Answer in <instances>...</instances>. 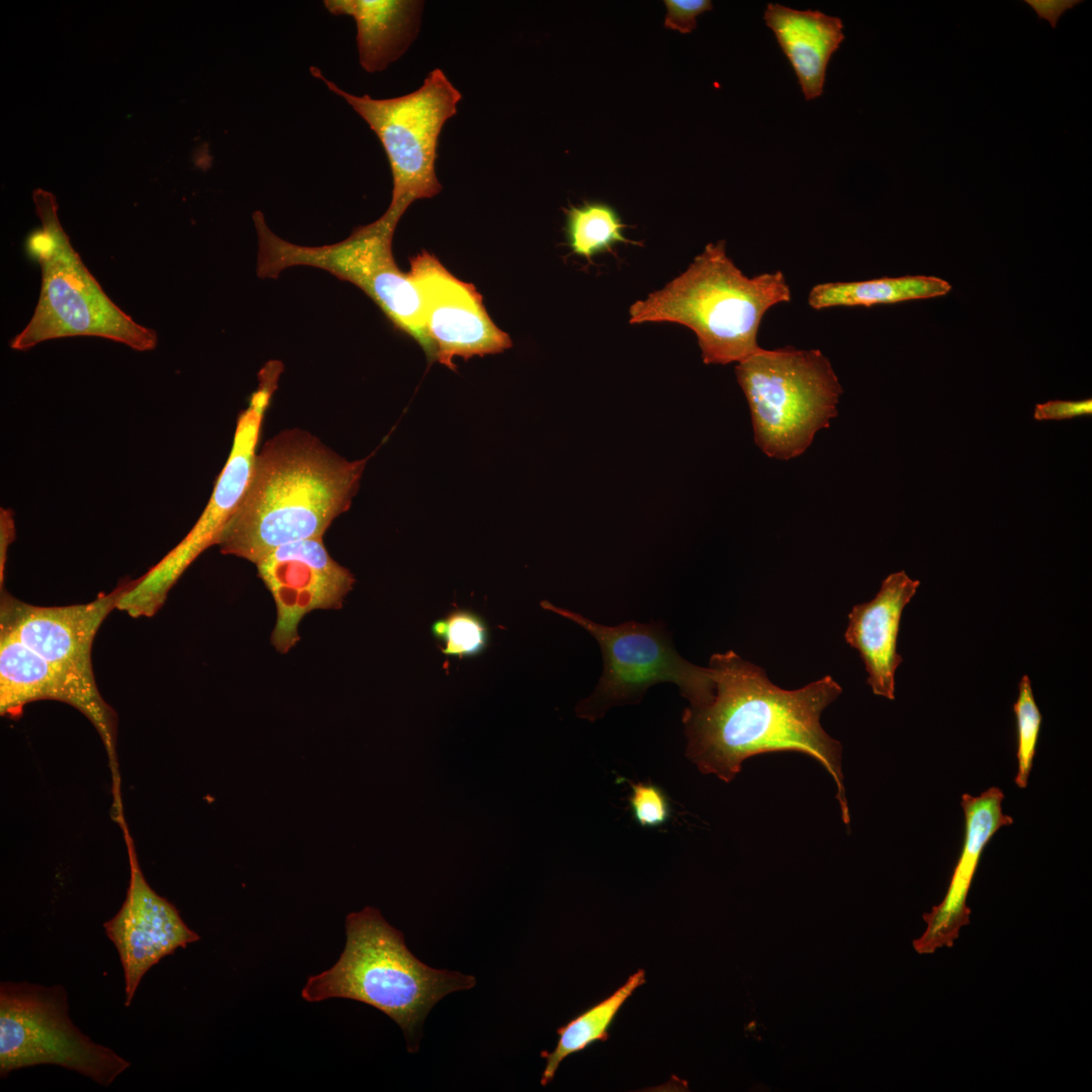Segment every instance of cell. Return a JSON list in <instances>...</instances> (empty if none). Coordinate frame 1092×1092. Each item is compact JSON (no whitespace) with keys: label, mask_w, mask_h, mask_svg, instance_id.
I'll list each match as a JSON object with an SVG mask.
<instances>
[{"label":"cell","mask_w":1092,"mask_h":1092,"mask_svg":"<svg viewBox=\"0 0 1092 1092\" xmlns=\"http://www.w3.org/2000/svg\"><path fill=\"white\" fill-rule=\"evenodd\" d=\"M712 700L682 713L687 757L705 775L728 783L745 759L772 751H798L831 776L845 824L849 811L842 774V746L821 726L824 709L842 693L830 675L797 690L774 685L764 669L732 650L711 656Z\"/></svg>","instance_id":"6da1fadb"},{"label":"cell","mask_w":1092,"mask_h":1092,"mask_svg":"<svg viewBox=\"0 0 1092 1092\" xmlns=\"http://www.w3.org/2000/svg\"><path fill=\"white\" fill-rule=\"evenodd\" d=\"M370 457L349 461L299 429L268 440L218 539L220 552L256 563L282 545L323 538L350 508Z\"/></svg>","instance_id":"7a4b0ae2"},{"label":"cell","mask_w":1092,"mask_h":1092,"mask_svg":"<svg viewBox=\"0 0 1092 1092\" xmlns=\"http://www.w3.org/2000/svg\"><path fill=\"white\" fill-rule=\"evenodd\" d=\"M791 300L781 271L746 276L726 253L725 241L708 244L688 269L663 288L634 302L631 324L676 323L697 336L706 364L739 363L760 347L766 311Z\"/></svg>","instance_id":"3957f363"},{"label":"cell","mask_w":1092,"mask_h":1092,"mask_svg":"<svg viewBox=\"0 0 1092 1092\" xmlns=\"http://www.w3.org/2000/svg\"><path fill=\"white\" fill-rule=\"evenodd\" d=\"M345 928L339 960L308 978L302 998H346L370 1005L390 1017L403 1031L407 1050L417 1052L431 1009L446 995L473 988L475 978L424 964L408 949L402 932L374 907L348 914Z\"/></svg>","instance_id":"277c9868"},{"label":"cell","mask_w":1092,"mask_h":1092,"mask_svg":"<svg viewBox=\"0 0 1092 1092\" xmlns=\"http://www.w3.org/2000/svg\"><path fill=\"white\" fill-rule=\"evenodd\" d=\"M41 228L29 238V247L41 271L39 297L27 325L10 342L13 350L67 337H98L132 350H154L155 330L138 324L104 292L71 244L58 217L53 193H32Z\"/></svg>","instance_id":"5b68a950"},{"label":"cell","mask_w":1092,"mask_h":1092,"mask_svg":"<svg viewBox=\"0 0 1092 1092\" xmlns=\"http://www.w3.org/2000/svg\"><path fill=\"white\" fill-rule=\"evenodd\" d=\"M735 373L750 408L754 441L769 457L801 455L837 415L842 387L820 350L759 348L737 363Z\"/></svg>","instance_id":"8992f818"},{"label":"cell","mask_w":1092,"mask_h":1092,"mask_svg":"<svg viewBox=\"0 0 1092 1092\" xmlns=\"http://www.w3.org/2000/svg\"><path fill=\"white\" fill-rule=\"evenodd\" d=\"M253 220L258 235L260 277L276 278L292 266L324 269L365 292L396 329L421 346L430 362L435 360L418 288L410 274L398 269L392 256L396 218L384 212L377 220L357 228L347 239L321 247H303L277 237L260 211L253 214Z\"/></svg>","instance_id":"52a82bcc"},{"label":"cell","mask_w":1092,"mask_h":1092,"mask_svg":"<svg viewBox=\"0 0 1092 1092\" xmlns=\"http://www.w3.org/2000/svg\"><path fill=\"white\" fill-rule=\"evenodd\" d=\"M311 73L343 97L379 139L392 174L388 214L399 220L414 201L441 191L435 169L438 139L461 100V93L442 70L431 71L416 91L389 99L352 95L316 68H311Z\"/></svg>","instance_id":"ba28073f"},{"label":"cell","mask_w":1092,"mask_h":1092,"mask_svg":"<svg viewBox=\"0 0 1092 1092\" xmlns=\"http://www.w3.org/2000/svg\"><path fill=\"white\" fill-rule=\"evenodd\" d=\"M68 1011V994L61 985L2 982L1 1078L23 1068L55 1065L107 1087L130 1066L113 1050L85 1035Z\"/></svg>","instance_id":"9c48e42d"},{"label":"cell","mask_w":1092,"mask_h":1092,"mask_svg":"<svg viewBox=\"0 0 1092 1092\" xmlns=\"http://www.w3.org/2000/svg\"><path fill=\"white\" fill-rule=\"evenodd\" d=\"M541 607L578 624L600 645L603 673L593 694L577 705L579 717L595 721L614 706L638 703L651 686L665 681L676 685L691 707L712 700L714 680L709 667L682 658L662 623L628 621L605 626L547 601Z\"/></svg>","instance_id":"30bf717a"},{"label":"cell","mask_w":1092,"mask_h":1092,"mask_svg":"<svg viewBox=\"0 0 1092 1092\" xmlns=\"http://www.w3.org/2000/svg\"><path fill=\"white\" fill-rule=\"evenodd\" d=\"M281 371L264 366L248 406L239 414L233 446L212 493L190 532L156 565L131 580L118 609L133 618L152 617L187 567L218 539L240 507L249 486L265 414L277 388Z\"/></svg>","instance_id":"8fae6325"},{"label":"cell","mask_w":1092,"mask_h":1092,"mask_svg":"<svg viewBox=\"0 0 1092 1092\" xmlns=\"http://www.w3.org/2000/svg\"><path fill=\"white\" fill-rule=\"evenodd\" d=\"M127 584L125 579L89 603L61 607L27 604L1 587L0 629L11 632L61 673L99 691L92 666L93 642Z\"/></svg>","instance_id":"7c38bea8"},{"label":"cell","mask_w":1092,"mask_h":1092,"mask_svg":"<svg viewBox=\"0 0 1092 1092\" xmlns=\"http://www.w3.org/2000/svg\"><path fill=\"white\" fill-rule=\"evenodd\" d=\"M408 274L422 299L435 361L455 370V357L467 360L512 347L510 336L490 318L475 286L455 277L435 256L423 251L412 258Z\"/></svg>","instance_id":"4fadbf2b"},{"label":"cell","mask_w":1092,"mask_h":1092,"mask_svg":"<svg viewBox=\"0 0 1092 1092\" xmlns=\"http://www.w3.org/2000/svg\"><path fill=\"white\" fill-rule=\"evenodd\" d=\"M255 565L276 605L271 642L280 653L296 645L298 625L306 614L340 609L355 582L353 574L329 554L323 538L282 545Z\"/></svg>","instance_id":"5bb4252c"},{"label":"cell","mask_w":1092,"mask_h":1092,"mask_svg":"<svg viewBox=\"0 0 1092 1092\" xmlns=\"http://www.w3.org/2000/svg\"><path fill=\"white\" fill-rule=\"evenodd\" d=\"M120 828L127 848L129 883L121 907L103 927L122 966L124 1005L129 1007L146 973L200 936L186 925L177 908L148 884L126 823Z\"/></svg>","instance_id":"9a60e30c"},{"label":"cell","mask_w":1092,"mask_h":1092,"mask_svg":"<svg viewBox=\"0 0 1092 1092\" xmlns=\"http://www.w3.org/2000/svg\"><path fill=\"white\" fill-rule=\"evenodd\" d=\"M39 700L68 704L91 722L108 756L112 789H119L115 711L99 691H90L61 673L11 632L0 629L1 715L19 717L25 705Z\"/></svg>","instance_id":"2e32d148"},{"label":"cell","mask_w":1092,"mask_h":1092,"mask_svg":"<svg viewBox=\"0 0 1092 1092\" xmlns=\"http://www.w3.org/2000/svg\"><path fill=\"white\" fill-rule=\"evenodd\" d=\"M1004 793L991 787L979 796L964 794L961 805L965 814V838L948 889L942 901L923 915L926 929L913 941L919 953H933L941 947L952 946L963 926L970 922L967 905L972 881L984 848L1002 827L1013 818L1002 811Z\"/></svg>","instance_id":"e0dca14e"},{"label":"cell","mask_w":1092,"mask_h":1092,"mask_svg":"<svg viewBox=\"0 0 1092 1092\" xmlns=\"http://www.w3.org/2000/svg\"><path fill=\"white\" fill-rule=\"evenodd\" d=\"M919 585L904 570L891 573L873 600L853 606L848 614L844 638L858 651L876 696L895 699V672L903 661L897 651L900 622Z\"/></svg>","instance_id":"ac0fdd59"},{"label":"cell","mask_w":1092,"mask_h":1092,"mask_svg":"<svg viewBox=\"0 0 1092 1092\" xmlns=\"http://www.w3.org/2000/svg\"><path fill=\"white\" fill-rule=\"evenodd\" d=\"M763 19L792 65L804 98L820 97L829 61L845 38L841 19L774 3L767 4Z\"/></svg>","instance_id":"d6986e66"},{"label":"cell","mask_w":1092,"mask_h":1092,"mask_svg":"<svg viewBox=\"0 0 1092 1092\" xmlns=\"http://www.w3.org/2000/svg\"><path fill=\"white\" fill-rule=\"evenodd\" d=\"M336 15L352 16L357 25L360 64L373 73L385 69L408 47L419 26L422 3L397 0H327Z\"/></svg>","instance_id":"ffe728a7"},{"label":"cell","mask_w":1092,"mask_h":1092,"mask_svg":"<svg viewBox=\"0 0 1092 1092\" xmlns=\"http://www.w3.org/2000/svg\"><path fill=\"white\" fill-rule=\"evenodd\" d=\"M950 285L930 276L884 277L863 281H834L814 285L808 294L813 309L873 306L946 294Z\"/></svg>","instance_id":"44dd1931"},{"label":"cell","mask_w":1092,"mask_h":1092,"mask_svg":"<svg viewBox=\"0 0 1092 1092\" xmlns=\"http://www.w3.org/2000/svg\"><path fill=\"white\" fill-rule=\"evenodd\" d=\"M645 981L644 970H638L610 996L557 1029L558 1040L554 1050L541 1053V1057L546 1061L540 1081L542 1086L552 1082L560 1064L566 1058L585 1050L596 1041L608 1039L609 1028L618 1012Z\"/></svg>","instance_id":"7402d4cb"},{"label":"cell","mask_w":1092,"mask_h":1092,"mask_svg":"<svg viewBox=\"0 0 1092 1092\" xmlns=\"http://www.w3.org/2000/svg\"><path fill=\"white\" fill-rule=\"evenodd\" d=\"M565 235L572 253L590 261L596 255L609 252L619 243H635L628 240L626 226L611 205L584 202L565 210ZM638 244V243H635Z\"/></svg>","instance_id":"603a6c76"},{"label":"cell","mask_w":1092,"mask_h":1092,"mask_svg":"<svg viewBox=\"0 0 1092 1092\" xmlns=\"http://www.w3.org/2000/svg\"><path fill=\"white\" fill-rule=\"evenodd\" d=\"M432 634L441 643L447 656L474 657L487 647L489 630L478 614L467 609H456L437 620L431 627Z\"/></svg>","instance_id":"cb8c5ba5"},{"label":"cell","mask_w":1092,"mask_h":1092,"mask_svg":"<svg viewBox=\"0 0 1092 1092\" xmlns=\"http://www.w3.org/2000/svg\"><path fill=\"white\" fill-rule=\"evenodd\" d=\"M1013 711L1017 729L1016 758L1018 762L1014 782L1018 788L1024 789L1032 768L1042 720L1027 675H1023L1018 684V697L1013 705Z\"/></svg>","instance_id":"d4e9b609"},{"label":"cell","mask_w":1092,"mask_h":1092,"mask_svg":"<svg viewBox=\"0 0 1092 1092\" xmlns=\"http://www.w3.org/2000/svg\"><path fill=\"white\" fill-rule=\"evenodd\" d=\"M629 798L633 817L641 827L662 826L670 817V805L664 792L652 784L630 783Z\"/></svg>","instance_id":"484cf974"},{"label":"cell","mask_w":1092,"mask_h":1092,"mask_svg":"<svg viewBox=\"0 0 1092 1092\" xmlns=\"http://www.w3.org/2000/svg\"><path fill=\"white\" fill-rule=\"evenodd\" d=\"M664 26L681 33L693 31L697 26V17L713 8L709 0H664Z\"/></svg>","instance_id":"4316f807"},{"label":"cell","mask_w":1092,"mask_h":1092,"mask_svg":"<svg viewBox=\"0 0 1092 1092\" xmlns=\"http://www.w3.org/2000/svg\"><path fill=\"white\" fill-rule=\"evenodd\" d=\"M1092 415V399L1050 400L1035 405L1033 418L1036 421L1068 420L1080 416Z\"/></svg>","instance_id":"83f0119b"},{"label":"cell","mask_w":1092,"mask_h":1092,"mask_svg":"<svg viewBox=\"0 0 1092 1092\" xmlns=\"http://www.w3.org/2000/svg\"><path fill=\"white\" fill-rule=\"evenodd\" d=\"M1039 20H1046L1052 28L1058 26L1060 18L1070 9L1082 3L1081 0H1024Z\"/></svg>","instance_id":"f1b7e54d"},{"label":"cell","mask_w":1092,"mask_h":1092,"mask_svg":"<svg viewBox=\"0 0 1092 1092\" xmlns=\"http://www.w3.org/2000/svg\"><path fill=\"white\" fill-rule=\"evenodd\" d=\"M1 521V554H0V576L1 584L3 582V569L5 567L6 551L8 544L12 541L14 535V522L12 512L7 509H1L0 513Z\"/></svg>","instance_id":"f546056e"}]
</instances>
